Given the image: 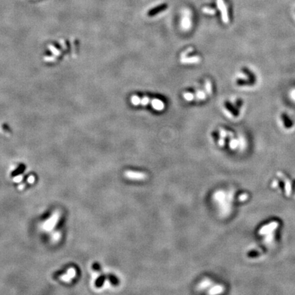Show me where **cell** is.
Here are the masks:
<instances>
[{"instance_id": "cell-1", "label": "cell", "mask_w": 295, "mask_h": 295, "mask_svg": "<svg viewBox=\"0 0 295 295\" xmlns=\"http://www.w3.org/2000/svg\"><path fill=\"white\" fill-rule=\"evenodd\" d=\"M125 176L131 180H143L146 178V174L143 172H133V171H127L125 172Z\"/></svg>"}, {"instance_id": "cell-2", "label": "cell", "mask_w": 295, "mask_h": 295, "mask_svg": "<svg viewBox=\"0 0 295 295\" xmlns=\"http://www.w3.org/2000/svg\"><path fill=\"white\" fill-rule=\"evenodd\" d=\"M281 120H282L283 126H284L286 129H291L294 126V122L292 121V119L290 118V116L286 113L283 112V113L281 114Z\"/></svg>"}, {"instance_id": "cell-3", "label": "cell", "mask_w": 295, "mask_h": 295, "mask_svg": "<svg viewBox=\"0 0 295 295\" xmlns=\"http://www.w3.org/2000/svg\"><path fill=\"white\" fill-rule=\"evenodd\" d=\"M217 4H218V8H219L221 12L223 21H224V22H225V23H227V22H228L227 12L223 0H217Z\"/></svg>"}, {"instance_id": "cell-4", "label": "cell", "mask_w": 295, "mask_h": 295, "mask_svg": "<svg viewBox=\"0 0 295 295\" xmlns=\"http://www.w3.org/2000/svg\"><path fill=\"white\" fill-rule=\"evenodd\" d=\"M168 8V5L166 4H161L157 7H155L154 8H152L149 12L148 13V15L150 16V17H152V16H154L159 13L163 12V11L165 10L166 9Z\"/></svg>"}, {"instance_id": "cell-5", "label": "cell", "mask_w": 295, "mask_h": 295, "mask_svg": "<svg viewBox=\"0 0 295 295\" xmlns=\"http://www.w3.org/2000/svg\"><path fill=\"white\" fill-rule=\"evenodd\" d=\"M152 107L157 111H162L165 108V105L163 102L159 99H153L151 101Z\"/></svg>"}, {"instance_id": "cell-6", "label": "cell", "mask_w": 295, "mask_h": 295, "mask_svg": "<svg viewBox=\"0 0 295 295\" xmlns=\"http://www.w3.org/2000/svg\"><path fill=\"white\" fill-rule=\"evenodd\" d=\"M181 62L184 64H193V63H197L198 62H200V58L199 57H193V58H182Z\"/></svg>"}, {"instance_id": "cell-7", "label": "cell", "mask_w": 295, "mask_h": 295, "mask_svg": "<svg viewBox=\"0 0 295 295\" xmlns=\"http://www.w3.org/2000/svg\"><path fill=\"white\" fill-rule=\"evenodd\" d=\"M243 73H245V75H246L247 76H248L250 80L253 81V82H256V75H254V74L253 73H252V72L251 71H249V70L248 68H245L244 69H243Z\"/></svg>"}, {"instance_id": "cell-8", "label": "cell", "mask_w": 295, "mask_h": 295, "mask_svg": "<svg viewBox=\"0 0 295 295\" xmlns=\"http://www.w3.org/2000/svg\"><path fill=\"white\" fill-rule=\"evenodd\" d=\"M191 25V22L188 16H185L182 21V26L184 30H187Z\"/></svg>"}, {"instance_id": "cell-9", "label": "cell", "mask_w": 295, "mask_h": 295, "mask_svg": "<svg viewBox=\"0 0 295 295\" xmlns=\"http://www.w3.org/2000/svg\"><path fill=\"white\" fill-rule=\"evenodd\" d=\"M75 272L74 271V269H70L68 272V274L63 277L62 280H64L65 281H68V280H70V278H72L73 277L75 276Z\"/></svg>"}, {"instance_id": "cell-10", "label": "cell", "mask_w": 295, "mask_h": 295, "mask_svg": "<svg viewBox=\"0 0 295 295\" xmlns=\"http://www.w3.org/2000/svg\"><path fill=\"white\" fill-rule=\"evenodd\" d=\"M130 101H131V103L133 105H139L141 104V98L136 95L132 96Z\"/></svg>"}, {"instance_id": "cell-11", "label": "cell", "mask_w": 295, "mask_h": 295, "mask_svg": "<svg viewBox=\"0 0 295 295\" xmlns=\"http://www.w3.org/2000/svg\"><path fill=\"white\" fill-rule=\"evenodd\" d=\"M211 290H212V291L210 292L211 294L221 293V292H222L223 291V287L221 286H215Z\"/></svg>"}, {"instance_id": "cell-12", "label": "cell", "mask_w": 295, "mask_h": 295, "mask_svg": "<svg viewBox=\"0 0 295 295\" xmlns=\"http://www.w3.org/2000/svg\"><path fill=\"white\" fill-rule=\"evenodd\" d=\"M183 96H184V98L185 100L186 101H192L193 99V95L191 93H189V92H186V93H184L183 94Z\"/></svg>"}, {"instance_id": "cell-13", "label": "cell", "mask_w": 295, "mask_h": 295, "mask_svg": "<svg viewBox=\"0 0 295 295\" xmlns=\"http://www.w3.org/2000/svg\"><path fill=\"white\" fill-rule=\"evenodd\" d=\"M196 96L198 99H200V100H203V99L205 98V96H206V95H205L204 92L198 91L197 93L196 94Z\"/></svg>"}, {"instance_id": "cell-14", "label": "cell", "mask_w": 295, "mask_h": 295, "mask_svg": "<svg viewBox=\"0 0 295 295\" xmlns=\"http://www.w3.org/2000/svg\"><path fill=\"white\" fill-rule=\"evenodd\" d=\"M149 101H150V99L148 97H143L142 99H141V105H143V106H145V105H148V103H149Z\"/></svg>"}, {"instance_id": "cell-15", "label": "cell", "mask_w": 295, "mask_h": 295, "mask_svg": "<svg viewBox=\"0 0 295 295\" xmlns=\"http://www.w3.org/2000/svg\"><path fill=\"white\" fill-rule=\"evenodd\" d=\"M204 12L205 13H207V14H210V15H213L215 13V10H213V9H210L209 8H204Z\"/></svg>"}, {"instance_id": "cell-16", "label": "cell", "mask_w": 295, "mask_h": 295, "mask_svg": "<svg viewBox=\"0 0 295 295\" xmlns=\"http://www.w3.org/2000/svg\"><path fill=\"white\" fill-rule=\"evenodd\" d=\"M206 89L209 94L211 93V92H212V88H211V83H210V82H206Z\"/></svg>"}, {"instance_id": "cell-17", "label": "cell", "mask_w": 295, "mask_h": 295, "mask_svg": "<svg viewBox=\"0 0 295 295\" xmlns=\"http://www.w3.org/2000/svg\"><path fill=\"white\" fill-rule=\"evenodd\" d=\"M221 146H223L224 144V141L223 140V139H221V140L219 141V143Z\"/></svg>"}, {"instance_id": "cell-18", "label": "cell", "mask_w": 295, "mask_h": 295, "mask_svg": "<svg viewBox=\"0 0 295 295\" xmlns=\"http://www.w3.org/2000/svg\"><path fill=\"white\" fill-rule=\"evenodd\" d=\"M30 182H34V177L33 176H30Z\"/></svg>"}]
</instances>
